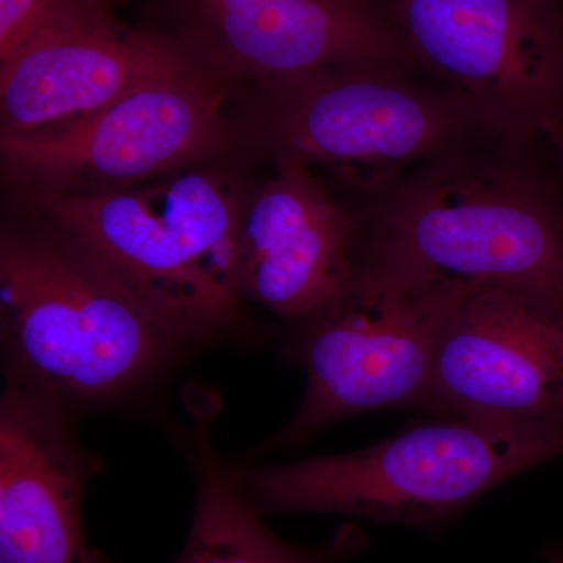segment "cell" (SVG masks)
I'll return each mask as SVG.
<instances>
[{
	"label": "cell",
	"instance_id": "cell-8",
	"mask_svg": "<svg viewBox=\"0 0 563 563\" xmlns=\"http://www.w3.org/2000/svg\"><path fill=\"white\" fill-rule=\"evenodd\" d=\"M229 81L209 66L147 81L98 113L35 133H0L3 168L35 195L135 187L221 157Z\"/></svg>",
	"mask_w": 563,
	"mask_h": 563
},
{
	"label": "cell",
	"instance_id": "cell-10",
	"mask_svg": "<svg viewBox=\"0 0 563 563\" xmlns=\"http://www.w3.org/2000/svg\"><path fill=\"white\" fill-rule=\"evenodd\" d=\"M179 14L210 69L265 92L351 63H410L374 0H179Z\"/></svg>",
	"mask_w": 563,
	"mask_h": 563
},
{
	"label": "cell",
	"instance_id": "cell-3",
	"mask_svg": "<svg viewBox=\"0 0 563 563\" xmlns=\"http://www.w3.org/2000/svg\"><path fill=\"white\" fill-rule=\"evenodd\" d=\"M247 195L232 174L195 166L121 190L35 199L49 228L192 343L220 339L242 320Z\"/></svg>",
	"mask_w": 563,
	"mask_h": 563
},
{
	"label": "cell",
	"instance_id": "cell-6",
	"mask_svg": "<svg viewBox=\"0 0 563 563\" xmlns=\"http://www.w3.org/2000/svg\"><path fill=\"white\" fill-rule=\"evenodd\" d=\"M465 285L358 265L342 298L295 322L288 355L306 374L298 412L261 454L298 446L358 415L432 413V363L444 313Z\"/></svg>",
	"mask_w": 563,
	"mask_h": 563
},
{
	"label": "cell",
	"instance_id": "cell-16",
	"mask_svg": "<svg viewBox=\"0 0 563 563\" xmlns=\"http://www.w3.org/2000/svg\"><path fill=\"white\" fill-rule=\"evenodd\" d=\"M548 563H563V544H554L544 551Z\"/></svg>",
	"mask_w": 563,
	"mask_h": 563
},
{
	"label": "cell",
	"instance_id": "cell-13",
	"mask_svg": "<svg viewBox=\"0 0 563 563\" xmlns=\"http://www.w3.org/2000/svg\"><path fill=\"white\" fill-rule=\"evenodd\" d=\"M0 401V563H107L88 544L84 495L102 459L69 410L5 380Z\"/></svg>",
	"mask_w": 563,
	"mask_h": 563
},
{
	"label": "cell",
	"instance_id": "cell-9",
	"mask_svg": "<svg viewBox=\"0 0 563 563\" xmlns=\"http://www.w3.org/2000/svg\"><path fill=\"white\" fill-rule=\"evenodd\" d=\"M432 415L563 420V302L525 288H463L437 335Z\"/></svg>",
	"mask_w": 563,
	"mask_h": 563
},
{
	"label": "cell",
	"instance_id": "cell-2",
	"mask_svg": "<svg viewBox=\"0 0 563 563\" xmlns=\"http://www.w3.org/2000/svg\"><path fill=\"white\" fill-rule=\"evenodd\" d=\"M0 336L5 380L68 410L143 387L187 344L52 228L2 233Z\"/></svg>",
	"mask_w": 563,
	"mask_h": 563
},
{
	"label": "cell",
	"instance_id": "cell-15",
	"mask_svg": "<svg viewBox=\"0 0 563 563\" xmlns=\"http://www.w3.org/2000/svg\"><path fill=\"white\" fill-rule=\"evenodd\" d=\"M109 13L110 0H0V63L43 33Z\"/></svg>",
	"mask_w": 563,
	"mask_h": 563
},
{
	"label": "cell",
	"instance_id": "cell-12",
	"mask_svg": "<svg viewBox=\"0 0 563 563\" xmlns=\"http://www.w3.org/2000/svg\"><path fill=\"white\" fill-rule=\"evenodd\" d=\"M199 66L207 65L179 35L128 27L111 13L55 29L0 63V133L62 128Z\"/></svg>",
	"mask_w": 563,
	"mask_h": 563
},
{
	"label": "cell",
	"instance_id": "cell-1",
	"mask_svg": "<svg viewBox=\"0 0 563 563\" xmlns=\"http://www.w3.org/2000/svg\"><path fill=\"white\" fill-rule=\"evenodd\" d=\"M525 147L477 144L363 191L358 265L563 302V211Z\"/></svg>",
	"mask_w": 563,
	"mask_h": 563
},
{
	"label": "cell",
	"instance_id": "cell-11",
	"mask_svg": "<svg viewBox=\"0 0 563 563\" xmlns=\"http://www.w3.org/2000/svg\"><path fill=\"white\" fill-rule=\"evenodd\" d=\"M358 220L312 169L276 163L250 190L239 235L243 298L299 322L342 298L357 279Z\"/></svg>",
	"mask_w": 563,
	"mask_h": 563
},
{
	"label": "cell",
	"instance_id": "cell-7",
	"mask_svg": "<svg viewBox=\"0 0 563 563\" xmlns=\"http://www.w3.org/2000/svg\"><path fill=\"white\" fill-rule=\"evenodd\" d=\"M407 58L462 96L493 135L563 154L561 0H374Z\"/></svg>",
	"mask_w": 563,
	"mask_h": 563
},
{
	"label": "cell",
	"instance_id": "cell-5",
	"mask_svg": "<svg viewBox=\"0 0 563 563\" xmlns=\"http://www.w3.org/2000/svg\"><path fill=\"white\" fill-rule=\"evenodd\" d=\"M409 66L351 63L266 91L257 136L274 162L331 169L361 192L498 140L462 96L420 84Z\"/></svg>",
	"mask_w": 563,
	"mask_h": 563
},
{
	"label": "cell",
	"instance_id": "cell-14",
	"mask_svg": "<svg viewBox=\"0 0 563 563\" xmlns=\"http://www.w3.org/2000/svg\"><path fill=\"white\" fill-rule=\"evenodd\" d=\"M185 451L195 476V512L190 533L176 563H347L362 540L343 531L321 547L285 542L265 525L233 468L211 442L218 401L209 393L187 399Z\"/></svg>",
	"mask_w": 563,
	"mask_h": 563
},
{
	"label": "cell",
	"instance_id": "cell-4",
	"mask_svg": "<svg viewBox=\"0 0 563 563\" xmlns=\"http://www.w3.org/2000/svg\"><path fill=\"white\" fill-rule=\"evenodd\" d=\"M563 455V420L437 417L352 451L233 468L262 515L332 514L435 526L517 474Z\"/></svg>",
	"mask_w": 563,
	"mask_h": 563
}]
</instances>
